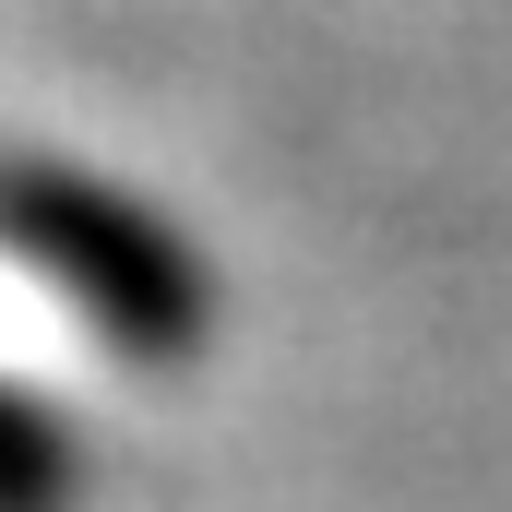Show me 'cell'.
I'll list each match as a JSON object with an SVG mask.
<instances>
[{
  "mask_svg": "<svg viewBox=\"0 0 512 512\" xmlns=\"http://www.w3.org/2000/svg\"><path fill=\"white\" fill-rule=\"evenodd\" d=\"M0 262L60 298L120 370H191L215 346V262L203 239L84 155H48V143H12L0 155Z\"/></svg>",
  "mask_w": 512,
  "mask_h": 512,
  "instance_id": "6da1fadb",
  "label": "cell"
},
{
  "mask_svg": "<svg viewBox=\"0 0 512 512\" xmlns=\"http://www.w3.org/2000/svg\"><path fill=\"white\" fill-rule=\"evenodd\" d=\"M84 489H96L84 417L48 405L24 370H0V512H84Z\"/></svg>",
  "mask_w": 512,
  "mask_h": 512,
  "instance_id": "7a4b0ae2",
  "label": "cell"
}]
</instances>
